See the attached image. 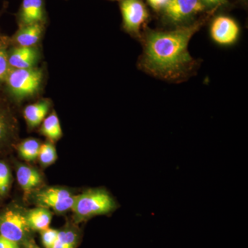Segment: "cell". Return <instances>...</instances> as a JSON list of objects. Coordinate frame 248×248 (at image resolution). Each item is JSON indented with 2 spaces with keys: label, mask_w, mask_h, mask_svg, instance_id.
<instances>
[{
  "label": "cell",
  "mask_w": 248,
  "mask_h": 248,
  "mask_svg": "<svg viewBox=\"0 0 248 248\" xmlns=\"http://www.w3.org/2000/svg\"><path fill=\"white\" fill-rule=\"evenodd\" d=\"M41 133L50 141H56L62 137V130L58 116L53 112L42 122Z\"/></svg>",
  "instance_id": "obj_16"
},
{
  "label": "cell",
  "mask_w": 248,
  "mask_h": 248,
  "mask_svg": "<svg viewBox=\"0 0 248 248\" xmlns=\"http://www.w3.org/2000/svg\"><path fill=\"white\" fill-rule=\"evenodd\" d=\"M42 79L43 73L39 68H11L3 89L5 94L6 93L16 100L20 101L37 93L40 89Z\"/></svg>",
  "instance_id": "obj_3"
},
{
  "label": "cell",
  "mask_w": 248,
  "mask_h": 248,
  "mask_svg": "<svg viewBox=\"0 0 248 248\" xmlns=\"http://www.w3.org/2000/svg\"><path fill=\"white\" fill-rule=\"evenodd\" d=\"M26 217L30 230L40 232L49 228L53 215L49 209L38 206L29 210Z\"/></svg>",
  "instance_id": "obj_14"
},
{
  "label": "cell",
  "mask_w": 248,
  "mask_h": 248,
  "mask_svg": "<svg viewBox=\"0 0 248 248\" xmlns=\"http://www.w3.org/2000/svg\"><path fill=\"white\" fill-rule=\"evenodd\" d=\"M41 145L40 142L35 139H27L21 142L18 146L19 154L26 161H35L38 158Z\"/></svg>",
  "instance_id": "obj_18"
},
{
  "label": "cell",
  "mask_w": 248,
  "mask_h": 248,
  "mask_svg": "<svg viewBox=\"0 0 248 248\" xmlns=\"http://www.w3.org/2000/svg\"><path fill=\"white\" fill-rule=\"evenodd\" d=\"M11 177V172L7 165L0 161V195H4L9 188Z\"/></svg>",
  "instance_id": "obj_21"
},
{
  "label": "cell",
  "mask_w": 248,
  "mask_h": 248,
  "mask_svg": "<svg viewBox=\"0 0 248 248\" xmlns=\"http://www.w3.org/2000/svg\"><path fill=\"white\" fill-rule=\"evenodd\" d=\"M50 102L46 99L27 106L24 110V117L28 126L34 128L43 122L50 109Z\"/></svg>",
  "instance_id": "obj_12"
},
{
  "label": "cell",
  "mask_w": 248,
  "mask_h": 248,
  "mask_svg": "<svg viewBox=\"0 0 248 248\" xmlns=\"http://www.w3.org/2000/svg\"><path fill=\"white\" fill-rule=\"evenodd\" d=\"M13 134V124L11 122L6 100L0 91V146L5 144Z\"/></svg>",
  "instance_id": "obj_15"
},
{
  "label": "cell",
  "mask_w": 248,
  "mask_h": 248,
  "mask_svg": "<svg viewBox=\"0 0 248 248\" xmlns=\"http://www.w3.org/2000/svg\"><path fill=\"white\" fill-rule=\"evenodd\" d=\"M205 9L201 0H169L163 9L165 17L173 24H180Z\"/></svg>",
  "instance_id": "obj_7"
},
{
  "label": "cell",
  "mask_w": 248,
  "mask_h": 248,
  "mask_svg": "<svg viewBox=\"0 0 248 248\" xmlns=\"http://www.w3.org/2000/svg\"><path fill=\"white\" fill-rule=\"evenodd\" d=\"M58 232L59 231L49 228L40 231L42 244L45 248H53L54 244L58 239Z\"/></svg>",
  "instance_id": "obj_22"
},
{
  "label": "cell",
  "mask_w": 248,
  "mask_h": 248,
  "mask_svg": "<svg viewBox=\"0 0 248 248\" xmlns=\"http://www.w3.org/2000/svg\"><path fill=\"white\" fill-rule=\"evenodd\" d=\"M120 8L124 29L130 33L139 35L142 24L148 16L143 1L141 0H122Z\"/></svg>",
  "instance_id": "obj_6"
},
{
  "label": "cell",
  "mask_w": 248,
  "mask_h": 248,
  "mask_svg": "<svg viewBox=\"0 0 248 248\" xmlns=\"http://www.w3.org/2000/svg\"><path fill=\"white\" fill-rule=\"evenodd\" d=\"M42 33L43 26L41 23L23 26L12 38H10L11 46L34 47L40 40Z\"/></svg>",
  "instance_id": "obj_10"
},
{
  "label": "cell",
  "mask_w": 248,
  "mask_h": 248,
  "mask_svg": "<svg viewBox=\"0 0 248 248\" xmlns=\"http://www.w3.org/2000/svg\"><path fill=\"white\" fill-rule=\"evenodd\" d=\"M30 228L26 214L18 209H9L0 216V236L19 244L27 241Z\"/></svg>",
  "instance_id": "obj_4"
},
{
  "label": "cell",
  "mask_w": 248,
  "mask_h": 248,
  "mask_svg": "<svg viewBox=\"0 0 248 248\" xmlns=\"http://www.w3.org/2000/svg\"><path fill=\"white\" fill-rule=\"evenodd\" d=\"M200 24L170 31H152L147 35L141 65L153 76L166 80L185 78L195 61L188 51V44Z\"/></svg>",
  "instance_id": "obj_1"
},
{
  "label": "cell",
  "mask_w": 248,
  "mask_h": 248,
  "mask_svg": "<svg viewBox=\"0 0 248 248\" xmlns=\"http://www.w3.org/2000/svg\"><path fill=\"white\" fill-rule=\"evenodd\" d=\"M19 17L22 27L42 22L44 19L43 1L23 0Z\"/></svg>",
  "instance_id": "obj_11"
},
{
  "label": "cell",
  "mask_w": 248,
  "mask_h": 248,
  "mask_svg": "<svg viewBox=\"0 0 248 248\" xmlns=\"http://www.w3.org/2000/svg\"><path fill=\"white\" fill-rule=\"evenodd\" d=\"M239 27L234 19L227 16L215 18L212 24L210 32L214 40L221 45H229L237 40Z\"/></svg>",
  "instance_id": "obj_8"
},
{
  "label": "cell",
  "mask_w": 248,
  "mask_h": 248,
  "mask_svg": "<svg viewBox=\"0 0 248 248\" xmlns=\"http://www.w3.org/2000/svg\"><path fill=\"white\" fill-rule=\"evenodd\" d=\"M0 248H20L17 243L0 236Z\"/></svg>",
  "instance_id": "obj_24"
},
{
  "label": "cell",
  "mask_w": 248,
  "mask_h": 248,
  "mask_svg": "<svg viewBox=\"0 0 248 248\" xmlns=\"http://www.w3.org/2000/svg\"><path fill=\"white\" fill-rule=\"evenodd\" d=\"M76 196L67 189L50 187L38 191L35 195V203L39 207L52 209L58 213L71 210Z\"/></svg>",
  "instance_id": "obj_5"
},
{
  "label": "cell",
  "mask_w": 248,
  "mask_h": 248,
  "mask_svg": "<svg viewBox=\"0 0 248 248\" xmlns=\"http://www.w3.org/2000/svg\"><path fill=\"white\" fill-rule=\"evenodd\" d=\"M38 159L42 166L45 167L54 164L58 159L56 149L51 142H46L41 145Z\"/></svg>",
  "instance_id": "obj_20"
},
{
  "label": "cell",
  "mask_w": 248,
  "mask_h": 248,
  "mask_svg": "<svg viewBox=\"0 0 248 248\" xmlns=\"http://www.w3.org/2000/svg\"><path fill=\"white\" fill-rule=\"evenodd\" d=\"M117 208L113 197L105 189H91L76 195L71 210L79 221L108 215Z\"/></svg>",
  "instance_id": "obj_2"
},
{
  "label": "cell",
  "mask_w": 248,
  "mask_h": 248,
  "mask_svg": "<svg viewBox=\"0 0 248 248\" xmlns=\"http://www.w3.org/2000/svg\"><path fill=\"white\" fill-rule=\"evenodd\" d=\"M169 0H148L150 5L155 10L163 9Z\"/></svg>",
  "instance_id": "obj_25"
},
{
  "label": "cell",
  "mask_w": 248,
  "mask_h": 248,
  "mask_svg": "<svg viewBox=\"0 0 248 248\" xmlns=\"http://www.w3.org/2000/svg\"><path fill=\"white\" fill-rule=\"evenodd\" d=\"M38 58L35 47L11 46L8 55L9 66L13 69L32 68Z\"/></svg>",
  "instance_id": "obj_9"
},
{
  "label": "cell",
  "mask_w": 248,
  "mask_h": 248,
  "mask_svg": "<svg viewBox=\"0 0 248 248\" xmlns=\"http://www.w3.org/2000/svg\"><path fill=\"white\" fill-rule=\"evenodd\" d=\"M78 241V235L73 230L59 231L58 239L52 248H75Z\"/></svg>",
  "instance_id": "obj_19"
},
{
  "label": "cell",
  "mask_w": 248,
  "mask_h": 248,
  "mask_svg": "<svg viewBox=\"0 0 248 248\" xmlns=\"http://www.w3.org/2000/svg\"><path fill=\"white\" fill-rule=\"evenodd\" d=\"M24 246H25L26 248H40L38 246H36L35 244H34L33 242L30 241H26V242L24 243Z\"/></svg>",
  "instance_id": "obj_26"
},
{
  "label": "cell",
  "mask_w": 248,
  "mask_h": 248,
  "mask_svg": "<svg viewBox=\"0 0 248 248\" xmlns=\"http://www.w3.org/2000/svg\"><path fill=\"white\" fill-rule=\"evenodd\" d=\"M11 46L9 37L0 35V91L2 90L6 78L11 69L8 60L9 50Z\"/></svg>",
  "instance_id": "obj_17"
},
{
  "label": "cell",
  "mask_w": 248,
  "mask_h": 248,
  "mask_svg": "<svg viewBox=\"0 0 248 248\" xmlns=\"http://www.w3.org/2000/svg\"><path fill=\"white\" fill-rule=\"evenodd\" d=\"M203 6H207L210 9H215L218 6L224 5L227 2V0H201Z\"/></svg>",
  "instance_id": "obj_23"
},
{
  "label": "cell",
  "mask_w": 248,
  "mask_h": 248,
  "mask_svg": "<svg viewBox=\"0 0 248 248\" xmlns=\"http://www.w3.org/2000/svg\"><path fill=\"white\" fill-rule=\"evenodd\" d=\"M16 176L18 184L25 193H29L42 182V176L38 171L25 165L18 166Z\"/></svg>",
  "instance_id": "obj_13"
}]
</instances>
